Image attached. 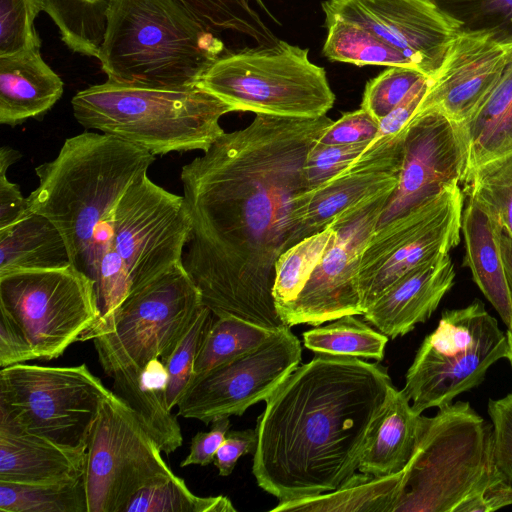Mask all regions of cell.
<instances>
[{
	"mask_svg": "<svg viewBox=\"0 0 512 512\" xmlns=\"http://www.w3.org/2000/svg\"><path fill=\"white\" fill-rule=\"evenodd\" d=\"M332 123L258 113L182 167L191 223L182 265L215 317L289 327L272 294L275 263L293 231L305 159Z\"/></svg>",
	"mask_w": 512,
	"mask_h": 512,
	"instance_id": "cell-1",
	"label": "cell"
},
{
	"mask_svg": "<svg viewBox=\"0 0 512 512\" xmlns=\"http://www.w3.org/2000/svg\"><path fill=\"white\" fill-rule=\"evenodd\" d=\"M393 383L379 362L316 354L265 400L252 473L279 502L333 491L358 470Z\"/></svg>",
	"mask_w": 512,
	"mask_h": 512,
	"instance_id": "cell-2",
	"label": "cell"
},
{
	"mask_svg": "<svg viewBox=\"0 0 512 512\" xmlns=\"http://www.w3.org/2000/svg\"><path fill=\"white\" fill-rule=\"evenodd\" d=\"M154 161L155 155L119 137L83 132L35 168L39 184L27 197L30 210L58 228L71 264L94 281L115 208Z\"/></svg>",
	"mask_w": 512,
	"mask_h": 512,
	"instance_id": "cell-3",
	"label": "cell"
},
{
	"mask_svg": "<svg viewBox=\"0 0 512 512\" xmlns=\"http://www.w3.org/2000/svg\"><path fill=\"white\" fill-rule=\"evenodd\" d=\"M509 505L512 484L496 468L492 424L467 401L423 416L393 512H492Z\"/></svg>",
	"mask_w": 512,
	"mask_h": 512,
	"instance_id": "cell-4",
	"label": "cell"
},
{
	"mask_svg": "<svg viewBox=\"0 0 512 512\" xmlns=\"http://www.w3.org/2000/svg\"><path fill=\"white\" fill-rule=\"evenodd\" d=\"M216 32L172 0H113L98 59L115 83L191 87L223 55Z\"/></svg>",
	"mask_w": 512,
	"mask_h": 512,
	"instance_id": "cell-5",
	"label": "cell"
},
{
	"mask_svg": "<svg viewBox=\"0 0 512 512\" xmlns=\"http://www.w3.org/2000/svg\"><path fill=\"white\" fill-rule=\"evenodd\" d=\"M73 114L86 129L119 137L153 155L207 150L233 106L199 85L149 88L107 80L77 92Z\"/></svg>",
	"mask_w": 512,
	"mask_h": 512,
	"instance_id": "cell-6",
	"label": "cell"
},
{
	"mask_svg": "<svg viewBox=\"0 0 512 512\" xmlns=\"http://www.w3.org/2000/svg\"><path fill=\"white\" fill-rule=\"evenodd\" d=\"M190 231L183 196L147 174L135 180L115 208L95 279L101 318L129 292L181 264Z\"/></svg>",
	"mask_w": 512,
	"mask_h": 512,
	"instance_id": "cell-7",
	"label": "cell"
},
{
	"mask_svg": "<svg viewBox=\"0 0 512 512\" xmlns=\"http://www.w3.org/2000/svg\"><path fill=\"white\" fill-rule=\"evenodd\" d=\"M203 305L182 263L129 292L81 339H92L110 378H136L152 361L165 364Z\"/></svg>",
	"mask_w": 512,
	"mask_h": 512,
	"instance_id": "cell-8",
	"label": "cell"
},
{
	"mask_svg": "<svg viewBox=\"0 0 512 512\" xmlns=\"http://www.w3.org/2000/svg\"><path fill=\"white\" fill-rule=\"evenodd\" d=\"M309 49L278 40L221 55L198 85L234 107L285 117L318 118L333 107L326 71Z\"/></svg>",
	"mask_w": 512,
	"mask_h": 512,
	"instance_id": "cell-9",
	"label": "cell"
},
{
	"mask_svg": "<svg viewBox=\"0 0 512 512\" xmlns=\"http://www.w3.org/2000/svg\"><path fill=\"white\" fill-rule=\"evenodd\" d=\"M508 341L480 300L445 310L416 352L402 389L418 414L450 404L479 386L489 368L507 358Z\"/></svg>",
	"mask_w": 512,
	"mask_h": 512,
	"instance_id": "cell-10",
	"label": "cell"
},
{
	"mask_svg": "<svg viewBox=\"0 0 512 512\" xmlns=\"http://www.w3.org/2000/svg\"><path fill=\"white\" fill-rule=\"evenodd\" d=\"M109 389L86 364H16L0 370V421L57 444L87 449Z\"/></svg>",
	"mask_w": 512,
	"mask_h": 512,
	"instance_id": "cell-11",
	"label": "cell"
},
{
	"mask_svg": "<svg viewBox=\"0 0 512 512\" xmlns=\"http://www.w3.org/2000/svg\"><path fill=\"white\" fill-rule=\"evenodd\" d=\"M0 311L23 330L38 359L60 357L101 318L95 281L72 264L0 275Z\"/></svg>",
	"mask_w": 512,
	"mask_h": 512,
	"instance_id": "cell-12",
	"label": "cell"
},
{
	"mask_svg": "<svg viewBox=\"0 0 512 512\" xmlns=\"http://www.w3.org/2000/svg\"><path fill=\"white\" fill-rule=\"evenodd\" d=\"M132 408L114 391L102 398L86 450L88 512H122L148 485L176 476Z\"/></svg>",
	"mask_w": 512,
	"mask_h": 512,
	"instance_id": "cell-13",
	"label": "cell"
},
{
	"mask_svg": "<svg viewBox=\"0 0 512 512\" xmlns=\"http://www.w3.org/2000/svg\"><path fill=\"white\" fill-rule=\"evenodd\" d=\"M463 209V191L459 183H453L376 228L359 267L363 313L399 277L460 243Z\"/></svg>",
	"mask_w": 512,
	"mask_h": 512,
	"instance_id": "cell-14",
	"label": "cell"
},
{
	"mask_svg": "<svg viewBox=\"0 0 512 512\" xmlns=\"http://www.w3.org/2000/svg\"><path fill=\"white\" fill-rule=\"evenodd\" d=\"M300 340L285 327L259 347L191 378L177 403V416L206 425L265 401L297 367Z\"/></svg>",
	"mask_w": 512,
	"mask_h": 512,
	"instance_id": "cell-15",
	"label": "cell"
},
{
	"mask_svg": "<svg viewBox=\"0 0 512 512\" xmlns=\"http://www.w3.org/2000/svg\"><path fill=\"white\" fill-rule=\"evenodd\" d=\"M392 192L344 212L335 233L297 298L281 313L289 327L319 326L345 315H362L359 267L363 250L382 218Z\"/></svg>",
	"mask_w": 512,
	"mask_h": 512,
	"instance_id": "cell-16",
	"label": "cell"
},
{
	"mask_svg": "<svg viewBox=\"0 0 512 512\" xmlns=\"http://www.w3.org/2000/svg\"><path fill=\"white\" fill-rule=\"evenodd\" d=\"M321 6L325 19H341L370 31L431 78L460 31L433 0H326Z\"/></svg>",
	"mask_w": 512,
	"mask_h": 512,
	"instance_id": "cell-17",
	"label": "cell"
},
{
	"mask_svg": "<svg viewBox=\"0 0 512 512\" xmlns=\"http://www.w3.org/2000/svg\"><path fill=\"white\" fill-rule=\"evenodd\" d=\"M467 149L460 124L434 110L416 111L405 127L398 185L384 209L379 226L462 183Z\"/></svg>",
	"mask_w": 512,
	"mask_h": 512,
	"instance_id": "cell-18",
	"label": "cell"
},
{
	"mask_svg": "<svg viewBox=\"0 0 512 512\" xmlns=\"http://www.w3.org/2000/svg\"><path fill=\"white\" fill-rule=\"evenodd\" d=\"M404 134L405 128L396 136L372 140L345 170L312 190L302 191L287 249L324 230L344 212L393 193L402 167Z\"/></svg>",
	"mask_w": 512,
	"mask_h": 512,
	"instance_id": "cell-19",
	"label": "cell"
},
{
	"mask_svg": "<svg viewBox=\"0 0 512 512\" xmlns=\"http://www.w3.org/2000/svg\"><path fill=\"white\" fill-rule=\"evenodd\" d=\"M511 61V43L486 32L460 30L416 111L434 110L456 124L466 123Z\"/></svg>",
	"mask_w": 512,
	"mask_h": 512,
	"instance_id": "cell-20",
	"label": "cell"
},
{
	"mask_svg": "<svg viewBox=\"0 0 512 512\" xmlns=\"http://www.w3.org/2000/svg\"><path fill=\"white\" fill-rule=\"evenodd\" d=\"M455 276L449 253L430 259L388 286L363 317L388 338L404 336L431 317Z\"/></svg>",
	"mask_w": 512,
	"mask_h": 512,
	"instance_id": "cell-21",
	"label": "cell"
},
{
	"mask_svg": "<svg viewBox=\"0 0 512 512\" xmlns=\"http://www.w3.org/2000/svg\"><path fill=\"white\" fill-rule=\"evenodd\" d=\"M86 450L57 444L0 421V481L49 484L84 476Z\"/></svg>",
	"mask_w": 512,
	"mask_h": 512,
	"instance_id": "cell-22",
	"label": "cell"
},
{
	"mask_svg": "<svg viewBox=\"0 0 512 512\" xmlns=\"http://www.w3.org/2000/svg\"><path fill=\"white\" fill-rule=\"evenodd\" d=\"M64 83L40 48L0 57V123L19 125L44 116L61 98Z\"/></svg>",
	"mask_w": 512,
	"mask_h": 512,
	"instance_id": "cell-23",
	"label": "cell"
},
{
	"mask_svg": "<svg viewBox=\"0 0 512 512\" xmlns=\"http://www.w3.org/2000/svg\"><path fill=\"white\" fill-rule=\"evenodd\" d=\"M501 227L499 220L485 208L467 198L461 225L466 251L463 265L471 271L474 282L507 328L511 307L501 253Z\"/></svg>",
	"mask_w": 512,
	"mask_h": 512,
	"instance_id": "cell-24",
	"label": "cell"
},
{
	"mask_svg": "<svg viewBox=\"0 0 512 512\" xmlns=\"http://www.w3.org/2000/svg\"><path fill=\"white\" fill-rule=\"evenodd\" d=\"M422 420V414L413 410L404 391L393 385L370 431L359 472L387 476L404 470L416 450Z\"/></svg>",
	"mask_w": 512,
	"mask_h": 512,
	"instance_id": "cell-25",
	"label": "cell"
},
{
	"mask_svg": "<svg viewBox=\"0 0 512 512\" xmlns=\"http://www.w3.org/2000/svg\"><path fill=\"white\" fill-rule=\"evenodd\" d=\"M66 241L45 216L32 212L0 229V275L70 265Z\"/></svg>",
	"mask_w": 512,
	"mask_h": 512,
	"instance_id": "cell-26",
	"label": "cell"
},
{
	"mask_svg": "<svg viewBox=\"0 0 512 512\" xmlns=\"http://www.w3.org/2000/svg\"><path fill=\"white\" fill-rule=\"evenodd\" d=\"M460 125L467 149L465 176L476 166L512 152V61L473 116Z\"/></svg>",
	"mask_w": 512,
	"mask_h": 512,
	"instance_id": "cell-27",
	"label": "cell"
},
{
	"mask_svg": "<svg viewBox=\"0 0 512 512\" xmlns=\"http://www.w3.org/2000/svg\"><path fill=\"white\" fill-rule=\"evenodd\" d=\"M402 471L387 476L355 473L339 488L302 499L282 501L271 511L393 512Z\"/></svg>",
	"mask_w": 512,
	"mask_h": 512,
	"instance_id": "cell-28",
	"label": "cell"
},
{
	"mask_svg": "<svg viewBox=\"0 0 512 512\" xmlns=\"http://www.w3.org/2000/svg\"><path fill=\"white\" fill-rule=\"evenodd\" d=\"M113 0H46L45 12L72 51L98 58Z\"/></svg>",
	"mask_w": 512,
	"mask_h": 512,
	"instance_id": "cell-29",
	"label": "cell"
},
{
	"mask_svg": "<svg viewBox=\"0 0 512 512\" xmlns=\"http://www.w3.org/2000/svg\"><path fill=\"white\" fill-rule=\"evenodd\" d=\"M325 26L327 37L322 52L331 61L356 66L414 67L399 50L358 25L326 18Z\"/></svg>",
	"mask_w": 512,
	"mask_h": 512,
	"instance_id": "cell-30",
	"label": "cell"
},
{
	"mask_svg": "<svg viewBox=\"0 0 512 512\" xmlns=\"http://www.w3.org/2000/svg\"><path fill=\"white\" fill-rule=\"evenodd\" d=\"M389 338L355 315L303 333L304 346L316 354L382 360Z\"/></svg>",
	"mask_w": 512,
	"mask_h": 512,
	"instance_id": "cell-31",
	"label": "cell"
},
{
	"mask_svg": "<svg viewBox=\"0 0 512 512\" xmlns=\"http://www.w3.org/2000/svg\"><path fill=\"white\" fill-rule=\"evenodd\" d=\"M276 331L234 316L215 317L198 350L192 377L259 347Z\"/></svg>",
	"mask_w": 512,
	"mask_h": 512,
	"instance_id": "cell-32",
	"label": "cell"
},
{
	"mask_svg": "<svg viewBox=\"0 0 512 512\" xmlns=\"http://www.w3.org/2000/svg\"><path fill=\"white\" fill-rule=\"evenodd\" d=\"M1 512H88L84 476L49 484L0 481Z\"/></svg>",
	"mask_w": 512,
	"mask_h": 512,
	"instance_id": "cell-33",
	"label": "cell"
},
{
	"mask_svg": "<svg viewBox=\"0 0 512 512\" xmlns=\"http://www.w3.org/2000/svg\"><path fill=\"white\" fill-rule=\"evenodd\" d=\"M334 233V227L329 225L324 230L302 239L278 257L272 294L279 316L306 285Z\"/></svg>",
	"mask_w": 512,
	"mask_h": 512,
	"instance_id": "cell-34",
	"label": "cell"
},
{
	"mask_svg": "<svg viewBox=\"0 0 512 512\" xmlns=\"http://www.w3.org/2000/svg\"><path fill=\"white\" fill-rule=\"evenodd\" d=\"M209 28L231 30L252 38L258 45H272L279 39L254 9L252 0H172ZM266 10L261 0H253Z\"/></svg>",
	"mask_w": 512,
	"mask_h": 512,
	"instance_id": "cell-35",
	"label": "cell"
},
{
	"mask_svg": "<svg viewBox=\"0 0 512 512\" xmlns=\"http://www.w3.org/2000/svg\"><path fill=\"white\" fill-rule=\"evenodd\" d=\"M223 495L200 497L193 494L184 479L174 476L148 485L137 492L122 512H235Z\"/></svg>",
	"mask_w": 512,
	"mask_h": 512,
	"instance_id": "cell-36",
	"label": "cell"
},
{
	"mask_svg": "<svg viewBox=\"0 0 512 512\" xmlns=\"http://www.w3.org/2000/svg\"><path fill=\"white\" fill-rule=\"evenodd\" d=\"M462 183L467 198L480 204L512 233V152L476 166Z\"/></svg>",
	"mask_w": 512,
	"mask_h": 512,
	"instance_id": "cell-37",
	"label": "cell"
},
{
	"mask_svg": "<svg viewBox=\"0 0 512 512\" xmlns=\"http://www.w3.org/2000/svg\"><path fill=\"white\" fill-rule=\"evenodd\" d=\"M460 30L481 31L512 44V0H433Z\"/></svg>",
	"mask_w": 512,
	"mask_h": 512,
	"instance_id": "cell-38",
	"label": "cell"
},
{
	"mask_svg": "<svg viewBox=\"0 0 512 512\" xmlns=\"http://www.w3.org/2000/svg\"><path fill=\"white\" fill-rule=\"evenodd\" d=\"M214 314L204 304L164 366L167 374L166 400L170 409L177 406L193 376L200 345L214 321Z\"/></svg>",
	"mask_w": 512,
	"mask_h": 512,
	"instance_id": "cell-39",
	"label": "cell"
},
{
	"mask_svg": "<svg viewBox=\"0 0 512 512\" xmlns=\"http://www.w3.org/2000/svg\"><path fill=\"white\" fill-rule=\"evenodd\" d=\"M45 8L46 0H0V57L41 47L34 23Z\"/></svg>",
	"mask_w": 512,
	"mask_h": 512,
	"instance_id": "cell-40",
	"label": "cell"
},
{
	"mask_svg": "<svg viewBox=\"0 0 512 512\" xmlns=\"http://www.w3.org/2000/svg\"><path fill=\"white\" fill-rule=\"evenodd\" d=\"M425 77L428 76L414 67L389 66L367 82L361 108L380 121Z\"/></svg>",
	"mask_w": 512,
	"mask_h": 512,
	"instance_id": "cell-41",
	"label": "cell"
},
{
	"mask_svg": "<svg viewBox=\"0 0 512 512\" xmlns=\"http://www.w3.org/2000/svg\"><path fill=\"white\" fill-rule=\"evenodd\" d=\"M371 142L346 145L315 143L309 151L302 169L304 191L312 190L349 167Z\"/></svg>",
	"mask_w": 512,
	"mask_h": 512,
	"instance_id": "cell-42",
	"label": "cell"
},
{
	"mask_svg": "<svg viewBox=\"0 0 512 512\" xmlns=\"http://www.w3.org/2000/svg\"><path fill=\"white\" fill-rule=\"evenodd\" d=\"M492 424L493 455L497 470L512 484V392L487 405Z\"/></svg>",
	"mask_w": 512,
	"mask_h": 512,
	"instance_id": "cell-43",
	"label": "cell"
},
{
	"mask_svg": "<svg viewBox=\"0 0 512 512\" xmlns=\"http://www.w3.org/2000/svg\"><path fill=\"white\" fill-rule=\"evenodd\" d=\"M379 131V121L361 108L344 113L324 131L317 143L322 145H346L371 142Z\"/></svg>",
	"mask_w": 512,
	"mask_h": 512,
	"instance_id": "cell-44",
	"label": "cell"
},
{
	"mask_svg": "<svg viewBox=\"0 0 512 512\" xmlns=\"http://www.w3.org/2000/svg\"><path fill=\"white\" fill-rule=\"evenodd\" d=\"M21 157V153L10 146L0 148V229L31 213L27 198L22 196L19 185L7 177L9 167Z\"/></svg>",
	"mask_w": 512,
	"mask_h": 512,
	"instance_id": "cell-45",
	"label": "cell"
},
{
	"mask_svg": "<svg viewBox=\"0 0 512 512\" xmlns=\"http://www.w3.org/2000/svg\"><path fill=\"white\" fill-rule=\"evenodd\" d=\"M38 359L20 326L0 311V367L5 368Z\"/></svg>",
	"mask_w": 512,
	"mask_h": 512,
	"instance_id": "cell-46",
	"label": "cell"
},
{
	"mask_svg": "<svg viewBox=\"0 0 512 512\" xmlns=\"http://www.w3.org/2000/svg\"><path fill=\"white\" fill-rule=\"evenodd\" d=\"M258 435L256 430H229L216 452L213 464L220 476H228L234 470L238 459L256 450Z\"/></svg>",
	"mask_w": 512,
	"mask_h": 512,
	"instance_id": "cell-47",
	"label": "cell"
},
{
	"mask_svg": "<svg viewBox=\"0 0 512 512\" xmlns=\"http://www.w3.org/2000/svg\"><path fill=\"white\" fill-rule=\"evenodd\" d=\"M231 426L229 417L212 423L207 432H197L191 439L189 453L180 463L181 467L189 465L207 466L213 463L217 450Z\"/></svg>",
	"mask_w": 512,
	"mask_h": 512,
	"instance_id": "cell-48",
	"label": "cell"
},
{
	"mask_svg": "<svg viewBox=\"0 0 512 512\" xmlns=\"http://www.w3.org/2000/svg\"><path fill=\"white\" fill-rule=\"evenodd\" d=\"M430 82L431 77H425L419 81L402 102L379 121V131L375 139L396 136L405 128L415 114Z\"/></svg>",
	"mask_w": 512,
	"mask_h": 512,
	"instance_id": "cell-49",
	"label": "cell"
},
{
	"mask_svg": "<svg viewBox=\"0 0 512 512\" xmlns=\"http://www.w3.org/2000/svg\"><path fill=\"white\" fill-rule=\"evenodd\" d=\"M500 244L502 259L507 278L511 307V320L506 330L508 341V355L506 359L508 360L510 366L512 367V233L503 225L501 227L500 232Z\"/></svg>",
	"mask_w": 512,
	"mask_h": 512,
	"instance_id": "cell-50",
	"label": "cell"
}]
</instances>
